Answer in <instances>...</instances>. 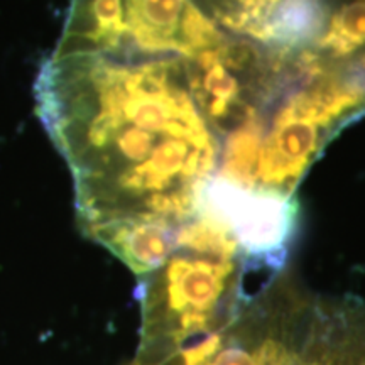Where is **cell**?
I'll return each instance as SVG.
<instances>
[{
    "label": "cell",
    "instance_id": "1",
    "mask_svg": "<svg viewBox=\"0 0 365 365\" xmlns=\"http://www.w3.org/2000/svg\"><path fill=\"white\" fill-rule=\"evenodd\" d=\"M36 110L70 168L83 234L115 222H188L220 145L175 56L51 54Z\"/></svg>",
    "mask_w": 365,
    "mask_h": 365
},
{
    "label": "cell",
    "instance_id": "2",
    "mask_svg": "<svg viewBox=\"0 0 365 365\" xmlns=\"http://www.w3.org/2000/svg\"><path fill=\"white\" fill-rule=\"evenodd\" d=\"M365 117V81L312 49L230 36L212 83L217 176L293 198L327 145Z\"/></svg>",
    "mask_w": 365,
    "mask_h": 365
},
{
    "label": "cell",
    "instance_id": "3",
    "mask_svg": "<svg viewBox=\"0 0 365 365\" xmlns=\"http://www.w3.org/2000/svg\"><path fill=\"white\" fill-rule=\"evenodd\" d=\"M245 261L230 232L196 212L182 223L168 261L143 277V340L222 331V319L237 322L244 296Z\"/></svg>",
    "mask_w": 365,
    "mask_h": 365
},
{
    "label": "cell",
    "instance_id": "4",
    "mask_svg": "<svg viewBox=\"0 0 365 365\" xmlns=\"http://www.w3.org/2000/svg\"><path fill=\"white\" fill-rule=\"evenodd\" d=\"M225 36L193 0H71L53 54L188 61Z\"/></svg>",
    "mask_w": 365,
    "mask_h": 365
},
{
    "label": "cell",
    "instance_id": "5",
    "mask_svg": "<svg viewBox=\"0 0 365 365\" xmlns=\"http://www.w3.org/2000/svg\"><path fill=\"white\" fill-rule=\"evenodd\" d=\"M196 210L222 223L239 245L245 266L279 271L298 225V202L289 196L249 190L213 176Z\"/></svg>",
    "mask_w": 365,
    "mask_h": 365
},
{
    "label": "cell",
    "instance_id": "6",
    "mask_svg": "<svg viewBox=\"0 0 365 365\" xmlns=\"http://www.w3.org/2000/svg\"><path fill=\"white\" fill-rule=\"evenodd\" d=\"M182 223L168 220L115 222L91 228L86 237L108 249L143 279L168 261Z\"/></svg>",
    "mask_w": 365,
    "mask_h": 365
},
{
    "label": "cell",
    "instance_id": "7",
    "mask_svg": "<svg viewBox=\"0 0 365 365\" xmlns=\"http://www.w3.org/2000/svg\"><path fill=\"white\" fill-rule=\"evenodd\" d=\"M225 34L261 43L269 22L287 0H193Z\"/></svg>",
    "mask_w": 365,
    "mask_h": 365
},
{
    "label": "cell",
    "instance_id": "8",
    "mask_svg": "<svg viewBox=\"0 0 365 365\" xmlns=\"http://www.w3.org/2000/svg\"><path fill=\"white\" fill-rule=\"evenodd\" d=\"M210 365H259L257 357L249 354L242 345L228 344L218 350Z\"/></svg>",
    "mask_w": 365,
    "mask_h": 365
}]
</instances>
